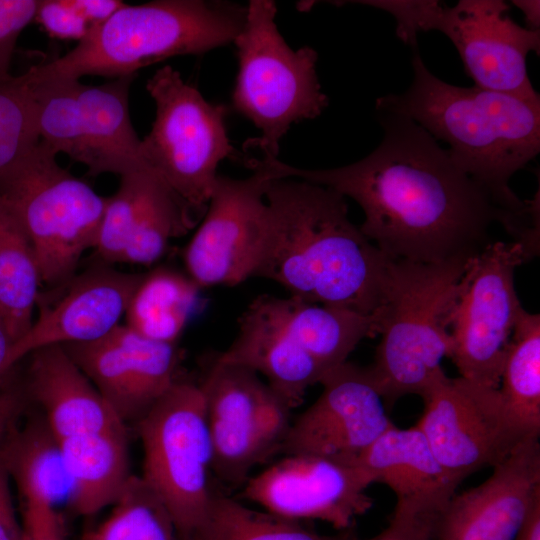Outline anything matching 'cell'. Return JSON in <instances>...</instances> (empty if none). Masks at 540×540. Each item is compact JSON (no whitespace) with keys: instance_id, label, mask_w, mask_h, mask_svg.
Returning <instances> with one entry per match:
<instances>
[{"instance_id":"obj_1","label":"cell","mask_w":540,"mask_h":540,"mask_svg":"<svg viewBox=\"0 0 540 540\" xmlns=\"http://www.w3.org/2000/svg\"><path fill=\"white\" fill-rule=\"evenodd\" d=\"M381 113L380 145L353 164L307 170L278 158H253L251 165L271 180L296 178L352 198L364 213L361 232L392 260L468 262L493 242L496 224L525 247L537 242L539 228L501 208L425 129L408 117Z\"/></svg>"},{"instance_id":"obj_2","label":"cell","mask_w":540,"mask_h":540,"mask_svg":"<svg viewBox=\"0 0 540 540\" xmlns=\"http://www.w3.org/2000/svg\"><path fill=\"white\" fill-rule=\"evenodd\" d=\"M265 200L266 235L253 277L308 303L374 314L389 258L351 222L345 197L282 178L268 183Z\"/></svg>"},{"instance_id":"obj_3","label":"cell","mask_w":540,"mask_h":540,"mask_svg":"<svg viewBox=\"0 0 540 540\" xmlns=\"http://www.w3.org/2000/svg\"><path fill=\"white\" fill-rule=\"evenodd\" d=\"M412 68L408 90L378 98L377 110L408 117L446 142L455 164L501 208L539 225V197L521 200L509 181L540 151V100L449 84L432 74L417 53Z\"/></svg>"},{"instance_id":"obj_4","label":"cell","mask_w":540,"mask_h":540,"mask_svg":"<svg viewBox=\"0 0 540 540\" xmlns=\"http://www.w3.org/2000/svg\"><path fill=\"white\" fill-rule=\"evenodd\" d=\"M246 15L247 5L228 1L124 4L72 50L30 67L25 75L30 81L133 76L170 57L202 54L234 42Z\"/></svg>"},{"instance_id":"obj_5","label":"cell","mask_w":540,"mask_h":540,"mask_svg":"<svg viewBox=\"0 0 540 540\" xmlns=\"http://www.w3.org/2000/svg\"><path fill=\"white\" fill-rule=\"evenodd\" d=\"M468 262L388 260L374 313L381 339L365 367L386 407L421 397L445 374L441 362L451 355L452 313Z\"/></svg>"},{"instance_id":"obj_6","label":"cell","mask_w":540,"mask_h":540,"mask_svg":"<svg viewBox=\"0 0 540 540\" xmlns=\"http://www.w3.org/2000/svg\"><path fill=\"white\" fill-rule=\"evenodd\" d=\"M56 155L39 141L0 176V207L28 239L48 289L72 278L83 253L94 249L107 200Z\"/></svg>"},{"instance_id":"obj_7","label":"cell","mask_w":540,"mask_h":540,"mask_svg":"<svg viewBox=\"0 0 540 540\" xmlns=\"http://www.w3.org/2000/svg\"><path fill=\"white\" fill-rule=\"evenodd\" d=\"M271 0H251L246 21L235 38L238 74L234 109L249 119L261 136L247 140L264 158H278L279 142L292 124L318 117L329 104L316 74L317 52L293 50L275 23Z\"/></svg>"},{"instance_id":"obj_8","label":"cell","mask_w":540,"mask_h":540,"mask_svg":"<svg viewBox=\"0 0 540 540\" xmlns=\"http://www.w3.org/2000/svg\"><path fill=\"white\" fill-rule=\"evenodd\" d=\"M155 119L141 140L144 161L199 216H204L226 158H244L230 143L228 109L204 99L180 73L166 65L148 80Z\"/></svg>"},{"instance_id":"obj_9","label":"cell","mask_w":540,"mask_h":540,"mask_svg":"<svg viewBox=\"0 0 540 540\" xmlns=\"http://www.w3.org/2000/svg\"><path fill=\"white\" fill-rule=\"evenodd\" d=\"M135 76L101 85L26 77L35 100L40 141L55 154L64 153L85 165L89 176H120L147 164L129 114V89Z\"/></svg>"},{"instance_id":"obj_10","label":"cell","mask_w":540,"mask_h":540,"mask_svg":"<svg viewBox=\"0 0 540 540\" xmlns=\"http://www.w3.org/2000/svg\"><path fill=\"white\" fill-rule=\"evenodd\" d=\"M137 423L144 451L142 478L168 509L181 539L188 540L215 493L199 384L179 379Z\"/></svg>"},{"instance_id":"obj_11","label":"cell","mask_w":540,"mask_h":540,"mask_svg":"<svg viewBox=\"0 0 540 540\" xmlns=\"http://www.w3.org/2000/svg\"><path fill=\"white\" fill-rule=\"evenodd\" d=\"M529 260L521 243L497 240L468 262L450 328V359L460 377L499 388L508 344L525 310L515 270Z\"/></svg>"},{"instance_id":"obj_12","label":"cell","mask_w":540,"mask_h":540,"mask_svg":"<svg viewBox=\"0 0 540 540\" xmlns=\"http://www.w3.org/2000/svg\"><path fill=\"white\" fill-rule=\"evenodd\" d=\"M212 469L225 484H245L250 471L281 449L290 409L253 370L220 360L203 382Z\"/></svg>"},{"instance_id":"obj_13","label":"cell","mask_w":540,"mask_h":540,"mask_svg":"<svg viewBox=\"0 0 540 540\" xmlns=\"http://www.w3.org/2000/svg\"><path fill=\"white\" fill-rule=\"evenodd\" d=\"M421 398L423 413L415 425L457 485L532 438L510 416L496 388L444 374Z\"/></svg>"},{"instance_id":"obj_14","label":"cell","mask_w":540,"mask_h":540,"mask_svg":"<svg viewBox=\"0 0 540 540\" xmlns=\"http://www.w3.org/2000/svg\"><path fill=\"white\" fill-rule=\"evenodd\" d=\"M252 171L245 179L216 178L204 218L183 251L187 275L199 288L253 277L265 241L271 180Z\"/></svg>"},{"instance_id":"obj_15","label":"cell","mask_w":540,"mask_h":540,"mask_svg":"<svg viewBox=\"0 0 540 540\" xmlns=\"http://www.w3.org/2000/svg\"><path fill=\"white\" fill-rule=\"evenodd\" d=\"M372 482L354 462L290 454L248 479L243 498L287 519L320 520L346 531L373 505Z\"/></svg>"},{"instance_id":"obj_16","label":"cell","mask_w":540,"mask_h":540,"mask_svg":"<svg viewBox=\"0 0 540 540\" xmlns=\"http://www.w3.org/2000/svg\"><path fill=\"white\" fill-rule=\"evenodd\" d=\"M502 0H460L438 4L430 30L445 34L475 85L529 100H540L527 72V56L540 51V30L518 25Z\"/></svg>"},{"instance_id":"obj_17","label":"cell","mask_w":540,"mask_h":540,"mask_svg":"<svg viewBox=\"0 0 540 540\" xmlns=\"http://www.w3.org/2000/svg\"><path fill=\"white\" fill-rule=\"evenodd\" d=\"M320 384L321 395L290 424L280 450L355 462L393 424L384 401L366 368L347 361Z\"/></svg>"},{"instance_id":"obj_18","label":"cell","mask_w":540,"mask_h":540,"mask_svg":"<svg viewBox=\"0 0 540 540\" xmlns=\"http://www.w3.org/2000/svg\"><path fill=\"white\" fill-rule=\"evenodd\" d=\"M142 277L143 273H126L102 263L47 292L40 291L37 317L12 344L6 372L38 349L88 343L110 333L120 324Z\"/></svg>"},{"instance_id":"obj_19","label":"cell","mask_w":540,"mask_h":540,"mask_svg":"<svg viewBox=\"0 0 540 540\" xmlns=\"http://www.w3.org/2000/svg\"><path fill=\"white\" fill-rule=\"evenodd\" d=\"M61 346L123 422L139 421L179 380L177 345L143 337L125 324L96 341Z\"/></svg>"},{"instance_id":"obj_20","label":"cell","mask_w":540,"mask_h":540,"mask_svg":"<svg viewBox=\"0 0 540 540\" xmlns=\"http://www.w3.org/2000/svg\"><path fill=\"white\" fill-rule=\"evenodd\" d=\"M540 502L539 438L524 440L481 484L455 494L432 540H515Z\"/></svg>"},{"instance_id":"obj_21","label":"cell","mask_w":540,"mask_h":540,"mask_svg":"<svg viewBox=\"0 0 540 540\" xmlns=\"http://www.w3.org/2000/svg\"><path fill=\"white\" fill-rule=\"evenodd\" d=\"M354 463L372 483L385 484L394 492L395 510L435 524L458 487L416 425L402 429L392 424Z\"/></svg>"},{"instance_id":"obj_22","label":"cell","mask_w":540,"mask_h":540,"mask_svg":"<svg viewBox=\"0 0 540 540\" xmlns=\"http://www.w3.org/2000/svg\"><path fill=\"white\" fill-rule=\"evenodd\" d=\"M28 356L25 394L42 409L43 419L57 439L124 425L61 345Z\"/></svg>"},{"instance_id":"obj_23","label":"cell","mask_w":540,"mask_h":540,"mask_svg":"<svg viewBox=\"0 0 540 540\" xmlns=\"http://www.w3.org/2000/svg\"><path fill=\"white\" fill-rule=\"evenodd\" d=\"M218 358L262 374L290 410L327 372L285 332L260 296L241 315L236 339Z\"/></svg>"},{"instance_id":"obj_24","label":"cell","mask_w":540,"mask_h":540,"mask_svg":"<svg viewBox=\"0 0 540 540\" xmlns=\"http://www.w3.org/2000/svg\"><path fill=\"white\" fill-rule=\"evenodd\" d=\"M285 332L326 371L347 361L365 338L377 335L375 315L308 303L294 297L260 295Z\"/></svg>"},{"instance_id":"obj_25","label":"cell","mask_w":540,"mask_h":540,"mask_svg":"<svg viewBox=\"0 0 540 540\" xmlns=\"http://www.w3.org/2000/svg\"><path fill=\"white\" fill-rule=\"evenodd\" d=\"M71 478V509L89 516L120 497L132 474L124 425L59 440Z\"/></svg>"},{"instance_id":"obj_26","label":"cell","mask_w":540,"mask_h":540,"mask_svg":"<svg viewBox=\"0 0 540 540\" xmlns=\"http://www.w3.org/2000/svg\"><path fill=\"white\" fill-rule=\"evenodd\" d=\"M0 457L23 504H44L58 511L60 506L71 507L73 487L61 444L44 419L20 423Z\"/></svg>"},{"instance_id":"obj_27","label":"cell","mask_w":540,"mask_h":540,"mask_svg":"<svg viewBox=\"0 0 540 540\" xmlns=\"http://www.w3.org/2000/svg\"><path fill=\"white\" fill-rule=\"evenodd\" d=\"M199 287L188 276L161 267L143 273L125 312V325L148 339L176 344L195 307Z\"/></svg>"},{"instance_id":"obj_28","label":"cell","mask_w":540,"mask_h":540,"mask_svg":"<svg viewBox=\"0 0 540 540\" xmlns=\"http://www.w3.org/2000/svg\"><path fill=\"white\" fill-rule=\"evenodd\" d=\"M197 220L192 208L150 168L121 263L154 264L165 254L170 240L185 235Z\"/></svg>"},{"instance_id":"obj_29","label":"cell","mask_w":540,"mask_h":540,"mask_svg":"<svg viewBox=\"0 0 540 540\" xmlns=\"http://www.w3.org/2000/svg\"><path fill=\"white\" fill-rule=\"evenodd\" d=\"M41 287L28 239L0 207V320L12 344L31 327Z\"/></svg>"},{"instance_id":"obj_30","label":"cell","mask_w":540,"mask_h":540,"mask_svg":"<svg viewBox=\"0 0 540 540\" xmlns=\"http://www.w3.org/2000/svg\"><path fill=\"white\" fill-rule=\"evenodd\" d=\"M502 402L528 437L540 435V316L524 310L513 330L498 388Z\"/></svg>"},{"instance_id":"obj_31","label":"cell","mask_w":540,"mask_h":540,"mask_svg":"<svg viewBox=\"0 0 540 540\" xmlns=\"http://www.w3.org/2000/svg\"><path fill=\"white\" fill-rule=\"evenodd\" d=\"M188 540H355L350 532L319 534L295 521L253 510L215 492L208 509Z\"/></svg>"},{"instance_id":"obj_32","label":"cell","mask_w":540,"mask_h":540,"mask_svg":"<svg viewBox=\"0 0 540 540\" xmlns=\"http://www.w3.org/2000/svg\"><path fill=\"white\" fill-rule=\"evenodd\" d=\"M113 505L83 540H182L168 509L142 477L132 475Z\"/></svg>"},{"instance_id":"obj_33","label":"cell","mask_w":540,"mask_h":540,"mask_svg":"<svg viewBox=\"0 0 540 540\" xmlns=\"http://www.w3.org/2000/svg\"><path fill=\"white\" fill-rule=\"evenodd\" d=\"M39 141L31 84L24 73H0V176Z\"/></svg>"},{"instance_id":"obj_34","label":"cell","mask_w":540,"mask_h":540,"mask_svg":"<svg viewBox=\"0 0 540 540\" xmlns=\"http://www.w3.org/2000/svg\"><path fill=\"white\" fill-rule=\"evenodd\" d=\"M150 169L144 164L120 175L117 191L107 197L94 249L104 264L121 263Z\"/></svg>"},{"instance_id":"obj_35","label":"cell","mask_w":540,"mask_h":540,"mask_svg":"<svg viewBox=\"0 0 540 540\" xmlns=\"http://www.w3.org/2000/svg\"><path fill=\"white\" fill-rule=\"evenodd\" d=\"M34 21L48 36L60 40L79 42L91 29L70 0H39Z\"/></svg>"},{"instance_id":"obj_36","label":"cell","mask_w":540,"mask_h":540,"mask_svg":"<svg viewBox=\"0 0 540 540\" xmlns=\"http://www.w3.org/2000/svg\"><path fill=\"white\" fill-rule=\"evenodd\" d=\"M39 0H0V73L10 64L21 32L35 19Z\"/></svg>"},{"instance_id":"obj_37","label":"cell","mask_w":540,"mask_h":540,"mask_svg":"<svg viewBox=\"0 0 540 540\" xmlns=\"http://www.w3.org/2000/svg\"><path fill=\"white\" fill-rule=\"evenodd\" d=\"M389 12L396 19L397 36L415 45L417 34L429 31V23L438 1H351Z\"/></svg>"},{"instance_id":"obj_38","label":"cell","mask_w":540,"mask_h":540,"mask_svg":"<svg viewBox=\"0 0 540 540\" xmlns=\"http://www.w3.org/2000/svg\"><path fill=\"white\" fill-rule=\"evenodd\" d=\"M12 369L0 379V455L20 425L27 403L23 385L11 377Z\"/></svg>"},{"instance_id":"obj_39","label":"cell","mask_w":540,"mask_h":540,"mask_svg":"<svg viewBox=\"0 0 540 540\" xmlns=\"http://www.w3.org/2000/svg\"><path fill=\"white\" fill-rule=\"evenodd\" d=\"M22 525L24 540H65L61 514L50 506L23 504Z\"/></svg>"},{"instance_id":"obj_40","label":"cell","mask_w":540,"mask_h":540,"mask_svg":"<svg viewBox=\"0 0 540 540\" xmlns=\"http://www.w3.org/2000/svg\"><path fill=\"white\" fill-rule=\"evenodd\" d=\"M434 524L394 510L389 525L368 540H432Z\"/></svg>"},{"instance_id":"obj_41","label":"cell","mask_w":540,"mask_h":540,"mask_svg":"<svg viewBox=\"0 0 540 540\" xmlns=\"http://www.w3.org/2000/svg\"><path fill=\"white\" fill-rule=\"evenodd\" d=\"M10 475L0 457V540H24L10 489Z\"/></svg>"},{"instance_id":"obj_42","label":"cell","mask_w":540,"mask_h":540,"mask_svg":"<svg viewBox=\"0 0 540 540\" xmlns=\"http://www.w3.org/2000/svg\"><path fill=\"white\" fill-rule=\"evenodd\" d=\"M70 3L90 28L105 22L125 4L119 0H70Z\"/></svg>"},{"instance_id":"obj_43","label":"cell","mask_w":540,"mask_h":540,"mask_svg":"<svg viewBox=\"0 0 540 540\" xmlns=\"http://www.w3.org/2000/svg\"><path fill=\"white\" fill-rule=\"evenodd\" d=\"M512 4L523 12L528 29L540 30V2L538 0H513Z\"/></svg>"},{"instance_id":"obj_44","label":"cell","mask_w":540,"mask_h":540,"mask_svg":"<svg viewBox=\"0 0 540 540\" xmlns=\"http://www.w3.org/2000/svg\"><path fill=\"white\" fill-rule=\"evenodd\" d=\"M515 540H540V502L531 511Z\"/></svg>"},{"instance_id":"obj_45","label":"cell","mask_w":540,"mask_h":540,"mask_svg":"<svg viewBox=\"0 0 540 540\" xmlns=\"http://www.w3.org/2000/svg\"><path fill=\"white\" fill-rule=\"evenodd\" d=\"M12 340L0 320V379L7 373L5 370Z\"/></svg>"}]
</instances>
